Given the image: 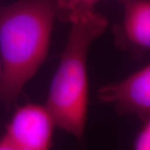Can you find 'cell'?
<instances>
[{"instance_id": "cell-1", "label": "cell", "mask_w": 150, "mask_h": 150, "mask_svg": "<svg viewBox=\"0 0 150 150\" xmlns=\"http://www.w3.org/2000/svg\"><path fill=\"white\" fill-rule=\"evenodd\" d=\"M56 0L0 3V103L11 107L43 65L59 18Z\"/></svg>"}, {"instance_id": "cell-2", "label": "cell", "mask_w": 150, "mask_h": 150, "mask_svg": "<svg viewBox=\"0 0 150 150\" xmlns=\"http://www.w3.org/2000/svg\"><path fill=\"white\" fill-rule=\"evenodd\" d=\"M68 39L49 87L45 106L56 127L82 140L88 106V56L108 20L95 9L71 14Z\"/></svg>"}, {"instance_id": "cell-3", "label": "cell", "mask_w": 150, "mask_h": 150, "mask_svg": "<svg viewBox=\"0 0 150 150\" xmlns=\"http://www.w3.org/2000/svg\"><path fill=\"white\" fill-rule=\"evenodd\" d=\"M56 125L44 105L18 107L0 136V150H47L53 145Z\"/></svg>"}, {"instance_id": "cell-4", "label": "cell", "mask_w": 150, "mask_h": 150, "mask_svg": "<svg viewBox=\"0 0 150 150\" xmlns=\"http://www.w3.org/2000/svg\"><path fill=\"white\" fill-rule=\"evenodd\" d=\"M99 101L111 105L119 115L150 119V66L145 64L125 79L102 86L97 93Z\"/></svg>"}, {"instance_id": "cell-5", "label": "cell", "mask_w": 150, "mask_h": 150, "mask_svg": "<svg viewBox=\"0 0 150 150\" xmlns=\"http://www.w3.org/2000/svg\"><path fill=\"white\" fill-rule=\"evenodd\" d=\"M123 18L116 32L119 48L141 59L150 48V0H118Z\"/></svg>"}, {"instance_id": "cell-6", "label": "cell", "mask_w": 150, "mask_h": 150, "mask_svg": "<svg viewBox=\"0 0 150 150\" xmlns=\"http://www.w3.org/2000/svg\"><path fill=\"white\" fill-rule=\"evenodd\" d=\"M59 6V18L66 20L68 17L76 13L94 9L98 3L102 0H56Z\"/></svg>"}, {"instance_id": "cell-7", "label": "cell", "mask_w": 150, "mask_h": 150, "mask_svg": "<svg viewBox=\"0 0 150 150\" xmlns=\"http://www.w3.org/2000/svg\"><path fill=\"white\" fill-rule=\"evenodd\" d=\"M144 124L135 137L134 149L136 150L150 149V119L143 121Z\"/></svg>"}]
</instances>
